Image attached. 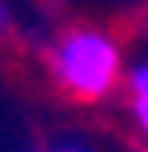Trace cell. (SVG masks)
<instances>
[{
  "label": "cell",
  "mask_w": 148,
  "mask_h": 152,
  "mask_svg": "<svg viewBox=\"0 0 148 152\" xmlns=\"http://www.w3.org/2000/svg\"><path fill=\"white\" fill-rule=\"evenodd\" d=\"M132 104H136V120H140V128L148 132V64L132 72Z\"/></svg>",
  "instance_id": "2"
},
{
  "label": "cell",
  "mask_w": 148,
  "mask_h": 152,
  "mask_svg": "<svg viewBox=\"0 0 148 152\" xmlns=\"http://www.w3.org/2000/svg\"><path fill=\"white\" fill-rule=\"evenodd\" d=\"M4 24H8V12H4V4H0V28H4Z\"/></svg>",
  "instance_id": "3"
},
{
  "label": "cell",
  "mask_w": 148,
  "mask_h": 152,
  "mask_svg": "<svg viewBox=\"0 0 148 152\" xmlns=\"http://www.w3.org/2000/svg\"><path fill=\"white\" fill-rule=\"evenodd\" d=\"M52 72L72 96L80 100H100L112 92L120 72V48L112 44L104 32L76 28L56 44L52 52Z\"/></svg>",
  "instance_id": "1"
}]
</instances>
